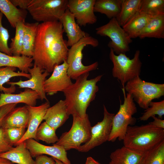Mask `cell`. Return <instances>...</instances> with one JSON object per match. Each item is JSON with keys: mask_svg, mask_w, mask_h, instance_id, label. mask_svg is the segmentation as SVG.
<instances>
[{"mask_svg": "<svg viewBox=\"0 0 164 164\" xmlns=\"http://www.w3.org/2000/svg\"><path fill=\"white\" fill-rule=\"evenodd\" d=\"M12 3L15 7L19 9L27 10L30 0H10Z\"/></svg>", "mask_w": 164, "mask_h": 164, "instance_id": "60d3db41", "label": "cell"}, {"mask_svg": "<svg viewBox=\"0 0 164 164\" xmlns=\"http://www.w3.org/2000/svg\"><path fill=\"white\" fill-rule=\"evenodd\" d=\"M3 16V14L0 12V52L12 56V55L8 44L9 38V33L8 29L2 25Z\"/></svg>", "mask_w": 164, "mask_h": 164, "instance_id": "d590c367", "label": "cell"}, {"mask_svg": "<svg viewBox=\"0 0 164 164\" xmlns=\"http://www.w3.org/2000/svg\"><path fill=\"white\" fill-rule=\"evenodd\" d=\"M16 68L13 67H0V91L4 93H14L16 89L15 86L11 85L9 87L3 86L5 83L9 81L10 79L13 77H22L29 79L31 75L29 73L22 72H15Z\"/></svg>", "mask_w": 164, "mask_h": 164, "instance_id": "f546056e", "label": "cell"}, {"mask_svg": "<svg viewBox=\"0 0 164 164\" xmlns=\"http://www.w3.org/2000/svg\"><path fill=\"white\" fill-rule=\"evenodd\" d=\"M68 0H30L27 10L39 22L59 21L68 9Z\"/></svg>", "mask_w": 164, "mask_h": 164, "instance_id": "52a82bcc", "label": "cell"}, {"mask_svg": "<svg viewBox=\"0 0 164 164\" xmlns=\"http://www.w3.org/2000/svg\"><path fill=\"white\" fill-rule=\"evenodd\" d=\"M142 164H164V140L146 152Z\"/></svg>", "mask_w": 164, "mask_h": 164, "instance_id": "836d02e7", "label": "cell"}, {"mask_svg": "<svg viewBox=\"0 0 164 164\" xmlns=\"http://www.w3.org/2000/svg\"><path fill=\"white\" fill-rule=\"evenodd\" d=\"M25 23H18L15 28V35L14 37L11 39V42L9 47L11 53L13 56H20L21 55L25 29Z\"/></svg>", "mask_w": 164, "mask_h": 164, "instance_id": "4dcf8cb0", "label": "cell"}, {"mask_svg": "<svg viewBox=\"0 0 164 164\" xmlns=\"http://www.w3.org/2000/svg\"><path fill=\"white\" fill-rule=\"evenodd\" d=\"M85 164H101L92 157L89 156L87 158Z\"/></svg>", "mask_w": 164, "mask_h": 164, "instance_id": "7bdbcfd3", "label": "cell"}, {"mask_svg": "<svg viewBox=\"0 0 164 164\" xmlns=\"http://www.w3.org/2000/svg\"><path fill=\"white\" fill-rule=\"evenodd\" d=\"M26 106L29 115L28 125L24 135L16 146L29 139L37 141L36 135L38 128L43 120L47 109L50 107L48 101L37 106Z\"/></svg>", "mask_w": 164, "mask_h": 164, "instance_id": "2e32d148", "label": "cell"}, {"mask_svg": "<svg viewBox=\"0 0 164 164\" xmlns=\"http://www.w3.org/2000/svg\"><path fill=\"white\" fill-rule=\"evenodd\" d=\"M0 12L13 28H15L19 22H25L27 11L17 8L9 0H0Z\"/></svg>", "mask_w": 164, "mask_h": 164, "instance_id": "603a6c76", "label": "cell"}, {"mask_svg": "<svg viewBox=\"0 0 164 164\" xmlns=\"http://www.w3.org/2000/svg\"><path fill=\"white\" fill-rule=\"evenodd\" d=\"M141 0H122L120 12L116 18L121 27L139 12Z\"/></svg>", "mask_w": 164, "mask_h": 164, "instance_id": "f1b7e54d", "label": "cell"}, {"mask_svg": "<svg viewBox=\"0 0 164 164\" xmlns=\"http://www.w3.org/2000/svg\"><path fill=\"white\" fill-rule=\"evenodd\" d=\"M4 129L5 136L12 146H16L26 131L25 128H12Z\"/></svg>", "mask_w": 164, "mask_h": 164, "instance_id": "8d00e7d4", "label": "cell"}, {"mask_svg": "<svg viewBox=\"0 0 164 164\" xmlns=\"http://www.w3.org/2000/svg\"><path fill=\"white\" fill-rule=\"evenodd\" d=\"M0 157L6 159L17 164H35L25 141L12 147L6 152L0 153Z\"/></svg>", "mask_w": 164, "mask_h": 164, "instance_id": "7402d4cb", "label": "cell"}, {"mask_svg": "<svg viewBox=\"0 0 164 164\" xmlns=\"http://www.w3.org/2000/svg\"><path fill=\"white\" fill-rule=\"evenodd\" d=\"M70 115L64 100H60L47 109L43 120L55 130L62 125Z\"/></svg>", "mask_w": 164, "mask_h": 164, "instance_id": "ac0fdd59", "label": "cell"}, {"mask_svg": "<svg viewBox=\"0 0 164 164\" xmlns=\"http://www.w3.org/2000/svg\"><path fill=\"white\" fill-rule=\"evenodd\" d=\"M12 147L5 136L4 128L0 127V152H6Z\"/></svg>", "mask_w": 164, "mask_h": 164, "instance_id": "74e56055", "label": "cell"}, {"mask_svg": "<svg viewBox=\"0 0 164 164\" xmlns=\"http://www.w3.org/2000/svg\"><path fill=\"white\" fill-rule=\"evenodd\" d=\"M164 114V100L157 102L151 101L149 107L145 111L142 115L139 118L140 121H146L150 118L155 115L162 119Z\"/></svg>", "mask_w": 164, "mask_h": 164, "instance_id": "e575fe53", "label": "cell"}, {"mask_svg": "<svg viewBox=\"0 0 164 164\" xmlns=\"http://www.w3.org/2000/svg\"><path fill=\"white\" fill-rule=\"evenodd\" d=\"M97 34L108 36L111 40L108 46L117 55L125 54L130 50L129 44L132 40L118 24L116 18L110 19L106 24L96 29Z\"/></svg>", "mask_w": 164, "mask_h": 164, "instance_id": "30bf717a", "label": "cell"}, {"mask_svg": "<svg viewBox=\"0 0 164 164\" xmlns=\"http://www.w3.org/2000/svg\"><path fill=\"white\" fill-rule=\"evenodd\" d=\"M104 117L102 121L91 127V137L88 141L81 145L77 150L87 152L108 141L112 127L114 114L109 112L103 105Z\"/></svg>", "mask_w": 164, "mask_h": 164, "instance_id": "8fae6325", "label": "cell"}, {"mask_svg": "<svg viewBox=\"0 0 164 164\" xmlns=\"http://www.w3.org/2000/svg\"><path fill=\"white\" fill-rule=\"evenodd\" d=\"M53 158L56 164H64L60 160L54 158Z\"/></svg>", "mask_w": 164, "mask_h": 164, "instance_id": "f6af8a7d", "label": "cell"}, {"mask_svg": "<svg viewBox=\"0 0 164 164\" xmlns=\"http://www.w3.org/2000/svg\"><path fill=\"white\" fill-rule=\"evenodd\" d=\"M152 16L139 12L122 27L131 39L137 38L139 37Z\"/></svg>", "mask_w": 164, "mask_h": 164, "instance_id": "d4e9b609", "label": "cell"}, {"mask_svg": "<svg viewBox=\"0 0 164 164\" xmlns=\"http://www.w3.org/2000/svg\"><path fill=\"white\" fill-rule=\"evenodd\" d=\"M56 131L44 121L38 128L36 135V140L42 141L48 144H55L59 140Z\"/></svg>", "mask_w": 164, "mask_h": 164, "instance_id": "1f68e13d", "label": "cell"}, {"mask_svg": "<svg viewBox=\"0 0 164 164\" xmlns=\"http://www.w3.org/2000/svg\"><path fill=\"white\" fill-rule=\"evenodd\" d=\"M146 152L124 146L111 153L109 164H142Z\"/></svg>", "mask_w": 164, "mask_h": 164, "instance_id": "e0dca14e", "label": "cell"}, {"mask_svg": "<svg viewBox=\"0 0 164 164\" xmlns=\"http://www.w3.org/2000/svg\"><path fill=\"white\" fill-rule=\"evenodd\" d=\"M29 118V112L26 105L15 107L6 116L2 127L4 128H26L28 127Z\"/></svg>", "mask_w": 164, "mask_h": 164, "instance_id": "44dd1931", "label": "cell"}, {"mask_svg": "<svg viewBox=\"0 0 164 164\" xmlns=\"http://www.w3.org/2000/svg\"><path fill=\"white\" fill-rule=\"evenodd\" d=\"M75 19L73 15L67 9L59 21L66 34L68 47H71L77 43L87 34L81 29Z\"/></svg>", "mask_w": 164, "mask_h": 164, "instance_id": "d6986e66", "label": "cell"}, {"mask_svg": "<svg viewBox=\"0 0 164 164\" xmlns=\"http://www.w3.org/2000/svg\"><path fill=\"white\" fill-rule=\"evenodd\" d=\"M122 2V0H96L94 12L104 14L110 19L116 18L120 12Z\"/></svg>", "mask_w": 164, "mask_h": 164, "instance_id": "83f0119b", "label": "cell"}, {"mask_svg": "<svg viewBox=\"0 0 164 164\" xmlns=\"http://www.w3.org/2000/svg\"><path fill=\"white\" fill-rule=\"evenodd\" d=\"M139 12L152 16L164 13V0H141Z\"/></svg>", "mask_w": 164, "mask_h": 164, "instance_id": "d6a6232c", "label": "cell"}, {"mask_svg": "<svg viewBox=\"0 0 164 164\" xmlns=\"http://www.w3.org/2000/svg\"><path fill=\"white\" fill-rule=\"evenodd\" d=\"M139 37L164 38V13L152 16Z\"/></svg>", "mask_w": 164, "mask_h": 164, "instance_id": "484cf974", "label": "cell"}, {"mask_svg": "<svg viewBox=\"0 0 164 164\" xmlns=\"http://www.w3.org/2000/svg\"><path fill=\"white\" fill-rule=\"evenodd\" d=\"M154 119L152 121L149 123L153 126L162 129H164V120L156 117L155 116L152 117Z\"/></svg>", "mask_w": 164, "mask_h": 164, "instance_id": "b9f144b4", "label": "cell"}, {"mask_svg": "<svg viewBox=\"0 0 164 164\" xmlns=\"http://www.w3.org/2000/svg\"><path fill=\"white\" fill-rule=\"evenodd\" d=\"M68 65L66 60L56 66L51 76L46 79L44 84L45 92L51 96L59 92H63L73 83L67 74Z\"/></svg>", "mask_w": 164, "mask_h": 164, "instance_id": "7c38bea8", "label": "cell"}, {"mask_svg": "<svg viewBox=\"0 0 164 164\" xmlns=\"http://www.w3.org/2000/svg\"><path fill=\"white\" fill-rule=\"evenodd\" d=\"M72 116L73 123L70 130L63 133L58 141L54 144L63 147L66 151L71 149L77 150L91 137V126L88 114L84 118L76 115Z\"/></svg>", "mask_w": 164, "mask_h": 164, "instance_id": "9c48e42d", "label": "cell"}, {"mask_svg": "<svg viewBox=\"0 0 164 164\" xmlns=\"http://www.w3.org/2000/svg\"><path fill=\"white\" fill-rule=\"evenodd\" d=\"M38 99L39 97L38 94L29 88H25L24 91L17 94L1 93L0 94V108L8 104L19 103L34 106Z\"/></svg>", "mask_w": 164, "mask_h": 164, "instance_id": "ffe728a7", "label": "cell"}, {"mask_svg": "<svg viewBox=\"0 0 164 164\" xmlns=\"http://www.w3.org/2000/svg\"><path fill=\"white\" fill-rule=\"evenodd\" d=\"M124 89L132 95L140 107L145 110L153 100L164 95V84L145 81L139 76L126 83Z\"/></svg>", "mask_w": 164, "mask_h": 164, "instance_id": "8992f818", "label": "cell"}, {"mask_svg": "<svg viewBox=\"0 0 164 164\" xmlns=\"http://www.w3.org/2000/svg\"><path fill=\"white\" fill-rule=\"evenodd\" d=\"M39 23L26 22L21 55L32 57Z\"/></svg>", "mask_w": 164, "mask_h": 164, "instance_id": "4316f807", "label": "cell"}, {"mask_svg": "<svg viewBox=\"0 0 164 164\" xmlns=\"http://www.w3.org/2000/svg\"><path fill=\"white\" fill-rule=\"evenodd\" d=\"M0 164H14L9 160L4 158L0 157Z\"/></svg>", "mask_w": 164, "mask_h": 164, "instance_id": "ee69618b", "label": "cell"}, {"mask_svg": "<svg viewBox=\"0 0 164 164\" xmlns=\"http://www.w3.org/2000/svg\"><path fill=\"white\" fill-rule=\"evenodd\" d=\"M33 62L32 57L9 55L0 52V67L17 68L21 72L29 73V69L33 66Z\"/></svg>", "mask_w": 164, "mask_h": 164, "instance_id": "cb8c5ba5", "label": "cell"}, {"mask_svg": "<svg viewBox=\"0 0 164 164\" xmlns=\"http://www.w3.org/2000/svg\"><path fill=\"white\" fill-rule=\"evenodd\" d=\"M35 161V164H56L52 157H48L43 155L36 157Z\"/></svg>", "mask_w": 164, "mask_h": 164, "instance_id": "ab89813d", "label": "cell"}, {"mask_svg": "<svg viewBox=\"0 0 164 164\" xmlns=\"http://www.w3.org/2000/svg\"><path fill=\"white\" fill-rule=\"evenodd\" d=\"M140 54L139 50H136L133 58L131 59L125 54L116 55L110 49L109 58L113 65L112 75L121 82L123 88L125 83L140 75L142 63L140 59Z\"/></svg>", "mask_w": 164, "mask_h": 164, "instance_id": "ba28073f", "label": "cell"}, {"mask_svg": "<svg viewBox=\"0 0 164 164\" xmlns=\"http://www.w3.org/2000/svg\"><path fill=\"white\" fill-rule=\"evenodd\" d=\"M98 45L97 39L86 34L84 37L69 49L66 61L68 65L67 74L71 79L75 80L80 75L97 69V62L85 66L82 60L83 50L85 46L91 45L95 47Z\"/></svg>", "mask_w": 164, "mask_h": 164, "instance_id": "277c9868", "label": "cell"}, {"mask_svg": "<svg viewBox=\"0 0 164 164\" xmlns=\"http://www.w3.org/2000/svg\"><path fill=\"white\" fill-rule=\"evenodd\" d=\"M96 0H69L67 7L80 26L93 24L97 20L94 13Z\"/></svg>", "mask_w": 164, "mask_h": 164, "instance_id": "4fadbf2b", "label": "cell"}, {"mask_svg": "<svg viewBox=\"0 0 164 164\" xmlns=\"http://www.w3.org/2000/svg\"><path fill=\"white\" fill-rule=\"evenodd\" d=\"M17 104H9L2 106L0 108V127H2L3 122L8 114L15 108Z\"/></svg>", "mask_w": 164, "mask_h": 164, "instance_id": "f35d334b", "label": "cell"}, {"mask_svg": "<svg viewBox=\"0 0 164 164\" xmlns=\"http://www.w3.org/2000/svg\"><path fill=\"white\" fill-rule=\"evenodd\" d=\"M164 140V129L148 123L140 126H129L123 140L124 146L146 152Z\"/></svg>", "mask_w": 164, "mask_h": 164, "instance_id": "3957f363", "label": "cell"}, {"mask_svg": "<svg viewBox=\"0 0 164 164\" xmlns=\"http://www.w3.org/2000/svg\"><path fill=\"white\" fill-rule=\"evenodd\" d=\"M0 153H1V152H0Z\"/></svg>", "mask_w": 164, "mask_h": 164, "instance_id": "bcb514c9", "label": "cell"}, {"mask_svg": "<svg viewBox=\"0 0 164 164\" xmlns=\"http://www.w3.org/2000/svg\"><path fill=\"white\" fill-rule=\"evenodd\" d=\"M28 73L31 75V77L28 80L23 81L20 79L17 82L9 81L6 84L10 85H17L19 88L30 89L38 94L39 99L41 100L48 101L44 86L46 78L50 73L34 65L29 69Z\"/></svg>", "mask_w": 164, "mask_h": 164, "instance_id": "5bb4252c", "label": "cell"}, {"mask_svg": "<svg viewBox=\"0 0 164 164\" xmlns=\"http://www.w3.org/2000/svg\"><path fill=\"white\" fill-rule=\"evenodd\" d=\"M89 73L83 74L75 80V82L63 92L64 101L70 115H76L82 118L87 114V109L95 98L99 90L97 85L103 75L88 79Z\"/></svg>", "mask_w": 164, "mask_h": 164, "instance_id": "7a4b0ae2", "label": "cell"}, {"mask_svg": "<svg viewBox=\"0 0 164 164\" xmlns=\"http://www.w3.org/2000/svg\"><path fill=\"white\" fill-rule=\"evenodd\" d=\"M122 90L124 103L120 104L119 110L113 118L108 141L114 142L117 139L119 141L123 140L128 126H133L136 122V118L132 116L137 112V108L132 97L128 93L126 95L124 88Z\"/></svg>", "mask_w": 164, "mask_h": 164, "instance_id": "5b68a950", "label": "cell"}, {"mask_svg": "<svg viewBox=\"0 0 164 164\" xmlns=\"http://www.w3.org/2000/svg\"><path fill=\"white\" fill-rule=\"evenodd\" d=\"M64 32L59 21L39 23L32 56L33 65L50 73L66 60L69 49Z\"/></svg>", "mask_w": 164, "mask_h": 164, "instance_id": "6da1fadb", "label": "cell"}, {"mask_svg": "<svg viewBox=\"0 0 164 164\" xmlns=\"http://www.w3.org/2000/svg\"><path fill=\"white\" fill-rule=\"evenodd\" d=\"M25 142L32 157L46 154L60 160L64 164H71L67 157L66 151L61 146L54 144L51 146L46 145L33 139H29Z\"/></svg>", "mask_w": 164, "mask_h": 164, "instance_id": "9a60e30c", "label": "cell"}]
</instances>
